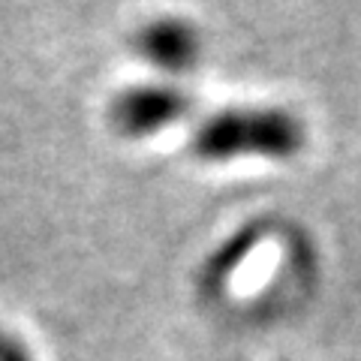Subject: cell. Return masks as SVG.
Masks as SVG:
<instances>
[{
	"label": "cell",
	"instance_id": "277c9868",
	"mask_svg": "<svg viewBox=\"0 0 361 361\" xmlns=\"http://www.w3.org/2000/svg\"><path fill=\"white\" fill-rule=\"evenodd\" d=\"M0 361H33V355L18 337L0 329Z\"/></svg>",
	"mask_w": 361,
	"mask_h": 361
},
{
	"label": "cell",
	"instance_id": "3957f363",
	"mask_svg": "<svg viewBox=\"0 0 361 361\" xmlns=\"http://www.w3.org/2000/svg\"><path fill=\"white\" fill-rule=\"evenodd\" d=\"M135 45L145 61L169 73L187 70L196 61V33L184 21H154L139 33Z\"/></svg>",
	"mask_w": 361,
	"mask_h": 361
},
{
	"label": "cell",
	"instance_id": "7a4b0ae2",
	"mask_svg": "<svg viewBox=\"0 0 361 361\" xmlns=\"http://www.w3.org/2000/svg\"><path fill=\"white\" fill-rule=\"evenodd\" d=\"M190 109L184 90L166 85H135L115 97L111 103V123L123 135H154L169 123L180 121Z\"/></svg>",
	"mask_w": 361,
	"mask_h": 361
},
{
	"label": "cell",
	"instance_id": "6da1fadb",
	"mask_svg": "<svg viewBox=\"0 0 361 361\" xmlns=\"http://www.w3.org/2000/svg\"><path fill=\"white\" fill-rule=\"evenodd\" d=\"M301 148V127L283 111L235 109L208 118L196 130L193 151L205 160H229L238 154L289 157Z\"/></svg>",
	"mask_w": 361,
	"mask_h": 361
}]
</instances>
